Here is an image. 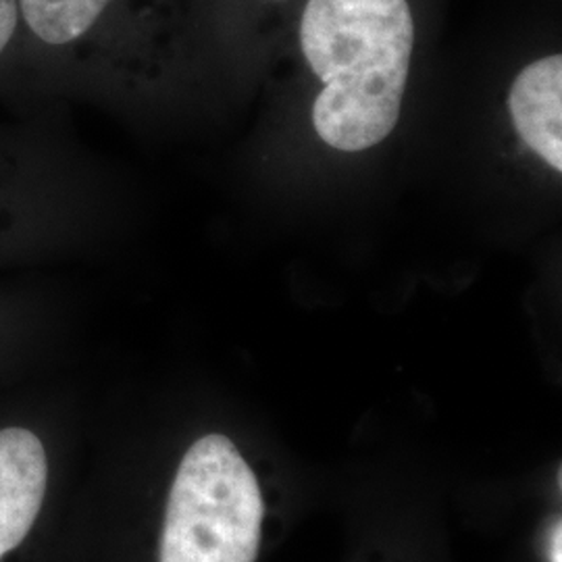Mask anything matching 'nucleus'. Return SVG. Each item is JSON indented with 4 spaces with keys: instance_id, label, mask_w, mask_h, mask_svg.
<instances>
[{
    "instance_id": "obj_1",
    "label": "nucleus",
    "mask_w": 562,
    "mask_h": 562,
    "mask_svg": "<svg viewBox=\"0 0 562 562\" xmlns=\"http://www.w3.org/2000/svg\"><path fill=\"white\" fill-rule=\"evenodd\" d=\"M302 53L323 90L313 125L325 144L361 153L385 140L401 117L415 44L406 0H308Z\"/></svg>"
},
{
    "instance_id": "obj_2",
    "label": "nucleus",
    "mask_w": 562,
    "mask_h": 562,
    "mask_svg": "<svg viewBox=\"0 0 562 562\" xmlns=\"http://www.w3.org/2000/svg\"><path fill=\"white\" fill-rule=\"evenodd\" d=\"M261 487L238 446L209 434L183 454L165 506L159 562H255Z\"/></svg>"
},
{
    "instance_id": "obj_3",
    "label": "nucleus",
    "mask_w": 562,
    "mask_h": 562,
    "mask_svg": "<svg viewBox=\"0 0 562 562\" xmlns=\"http://www.w3.org/2000/svg\"><path fill=\"white\" fill-rule=\"evenodd\" d=\"M48 483L41 438L23 427L0 429V561L32 531Z\"/></svg>"
},
{
    "instance_id": "obj_4",
    "label": "nucleus",
    "mask_w": 562,
    "mask_h": 562,
    "mask_svg": "<svg viewBox=\"0 0 562 562\" xmlns=\"http://www.w3.org/2000/svg\"><path fill=\"white\" fill-rule=\"evenodd\" d=\"M510 117L522 142L562 171V59L552 55L527 65L508 94Z\"/></svg>"
},
{
    "instance_id": "obj_5",
    "label": "nucleus",
    "mask_w": 562,
    "mask_h": 562,
    "mask_svg": "<svg viewBox=\"0 0 562 562\" xmlns=\"http://www.w3.org/2000/svg\"><path fill=\"white\" fill-rule=\"evenodd\" d=\"M113 0H18L20 20L48 46L78 42L101 20Z\"/></svg>"
},
{
    "instance_id": "obj_6",
    "label": "nucleus",
    "mask_w": 562,
    "mask_h": 562,
    "mask_svg": "<svg viewBox=\"0 0 562 562\" xmlns=\"http://www.w3.org/2000/svg\"><path fill=\"white\" fill-rule=\"evenodd\" d=\"M20 21L18 0H0V55L13 41Z\"/></svg>"
},
{
    "instance_id": "obj_7",
    "label": "nucleus",
    "mask_w": 562,
    "mask_h": 562,
    "mask_svg": "<svg viewBox=\"0 0 562 562\" xmlns=\"http://www.w3.org/2000/svg\"><path fill=\"white\" fill-rule=\"evenodd\" d=\"M562 527L561 519H557L550 536V562H562Z\"/></svg>"
}]
</instances>
